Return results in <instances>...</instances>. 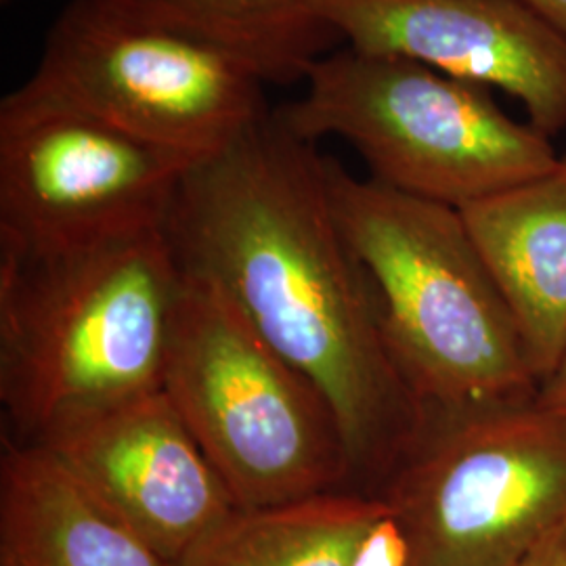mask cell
Listing matches in <instances>:
<instances>
[{"mask_svg": "<svg viewBox=\"0 0 566 566\" xmlns=\"http://www.w3.org/2000/svg\"><path fill=\"white\" fill-rule=\"evenodd\" d=\"M275 114L306 142L348 143L369 179L458 210L558 163L549 137L512 120L491 88L348 44L317 61L303 95Z\"/></svg>", "mask_w": 566, "mask_h": 566, "instance_id": "4", "label": "cell"}, {"mask_svg": "<svg viewBox=\"0 0 566 566\" xmlns=\"http://www.w3.org/2000/svg\"><path fill=\"white\" fill-rule=\"evenodd\" d=\"M2 2H11V0H2Z\"/></svg>", "mask_w": 566, "mask_h": 566, "instance_id": "19", "label": "cell"}, {"mask_svg": "<svg viewBox=\"0 0 566 566\" xmlns=\"http://www.w3.org/2000/svg\"><path fill=\"white\" fill-rule=\"evenodd\" d=\"M526 4L566 36V0H525Z\"/></svg>", "mask_w": 566, "mask_h": 566, "instance_id": "18", "label": "cell"}, {"mask_svg": "<svg viewBox=\"0 0 566 566\" xmlns=\"http://www.w3.org/2000/svg\"><path fill=\"white\" fill-rule=\"evenodd\" d=\"M380 500L409 566H521L566 525V420L535 397L430 407Z\"/></svg>", "mask_w": 566, "mask_h": 566, "instance_id": "6", "label": "cell"}, {"mask_svg": "<svg viewBox=\"0 0 566 566\" xmlns=\"http://www.w3.org/2000/svg\"><path fill=\"white\" fill-rule=\"evenodd\" d=\"M343 44L500 88L546 137L566 128V36L525 0H317Z\"/></svg>", "mask_w": 566, "mask_h": 566, "instance_id": "10", "label": "cell"}, {"mask_svg": "<svg viewBox=\"0 0 566 566\" xmlns=\"http://www.w3.org/2000/svg\"><path fill=\"white\" fill-rule=\"evenodd\" d=\"M181 285L164 227L55 254L0 250L4 437L32 446L163 388Z\"/></svg>", "mask_w": 566, "mask_h": 566, "instance_id": "2", "label": "cell"}, {"mask_svg": "<svg viewBox=\"0 0 566 566\" xmlns=\"http://www.w3.org/2000/svg\"><path fill=\"white\" fill-rule=\"evenodd\" d=\"M521 566H566V525L549 533Z\"/></svg>", "mask_w": 566, "mask_h": 566, "instance_id": "17", "label": "cell"}, {"mask_svg": "<svg viewBox=\"0 0 566 566\" xmlns=\"http://www.w3.org/2000/svg\"><path fill=\"white\" fill-rule=\"evenodd\" d=\"M163 390L235 506L350 491L343 430L324 392L214 287L187 273Z\"/></svg>", "mask_w": 566, "mask_h": 566, "instance_id": "5", "label": "cell"}, {"mask_svg": "<svg viewBox=\"0 0 566 566\" xmlns=\"http://www.w3.org/2000/svg\"><path fill=\"white\" fill-rule=\"evenodd\" d=\"M350 566H409L403 528L386 502L380 516L367 528Z\"/></svg>", "mask_w": 566, "mask_h": 566, "instance_id": "15", "label": "cell"}, {"mask_svg": "<svg viewBox=\"0 0 566 566\" xmlns=\"http://www.w3.org/2000/svg\"><path fill=\"white\" fill-rule=\"evenodd\" d=\"M542 382L566 343V154L547 172L460 210Z\"/></svg>", "mask_w": 566, "mask_h": 566, "instance_id": "11", "label": "cell"}, {"mask_svg": "<svg viewBox=\"0 0 566 566\" xmlns=\"http://www.w3.org/2000/svg\"><path fill=\"white\" fill-rule=\"evenodd\" d=\"M385 500L332 491L266 507H235L172 566H350Z\"/></svg>", "mask_w": 566, "mask_h": 566, "instance_id": "14", "label": "cell"}, {"mask_svg": "<svg viewBox=\"0 0 566 566\" xmlns=\"http://www.w3.org/2000/svg\"><path fill=\"white\" fill-rule=\"evenodd\" d=\"M32 446L172 565L238 507L163 388L105 407Z\"/></svg>", "mask_w": 566, "mask_h": 566, "instance_id": "9", "label": "cell"}, {"mask_svg": "<svg viewBox=\"0 0 566 566\" xmlns=\"http://www.w3.org/2000/svg\"><path fill=\"white\" fill-rule=\"evenodd\" d=\"M193 163L271 116L266 84L221 51L95 0H72L23 82Z\"/></svg>", "mask_w": 566, "mask_h": 566, "instance_id": "7", "label": "cell"}, {"mask_svg": "<svg viewBox=\"0 0 566 566\" xmlns=\"http://www.w3.org/2000/svg\"><path fill=\"white\" fill-rule=\"evenodd\" d=\"M344 242L378 292L386 343L426 409L537 395L525 344L458 208L325 158Z\"/></svg>", "mask_w": 566, "mask_h": 566, "instance_id": "3", "label": "cell"}, {"mask_svg": "<svg viewBox=\"0 0 566 566\" xmlns=\"http://www.w3.org/2000/svg\"><path fill=\"white\" fill-rule=\"evenodd\" d=\"M158 23L242 63L269 84L304 82L343 39L317 0H95Z\"/></svg>", "mask_w": 566, "mask_h": 566, "instance_id": "13", "label": "cell"}, {"mask_svg": "<svg viewBox=\"0 0 566 566\" xmlns=\"http://www.w3.org/2000/svg\"><path fill=\"white\" fill-rule=\"evenodd\" d=\"M193 164L21 84L0 103V250L55 254L163 229Z\"/></svg>", "mask_w": 566, "mask_h": 566, "instance_id": "8", "label": "cell"}, {"mask_svg": "<svg viewBox=\"0 0 566 566\" xmlns=\"http://www.w3.org/2000/svg\"><path fill=\"white\" fill-rule=\"evenodd\" d=\"M214 287L334 407L350 491L382 497L426 420L386 343L378 292L332 212L325 156L275 112L182 177L164 223Z\"/></svg>", "mask_w": 566, "mask_h": 566, "instance_id": "1", "label": "cell"}, {"mask_svg": "<svg viewBox=\"0 0 566 566\" xmlns=\"http://www.w3.org/2000/svg\"><path fill=\"white\" fill-rule=\"evenodd\" d=\"M537 403L566 420V343L556 367L537 386Z\"/></svg>", "mask_w": 566, "mask_h": 566, "instance_id": "16", "label": "cell"}, {"mask_svg": "<svg viewBox=\"0 0 566 566\" xmlns=\"http://www.w3.org/2000/svg\"><path fill=\"white\" fill-rule=\"evenodd\" d=\"M0 566H172L44 449L2 437Z\"/></svg>", "mask_w": 566, "mask_h": 566, "instance_id": "12", "label": "cell"}]
</instances>
